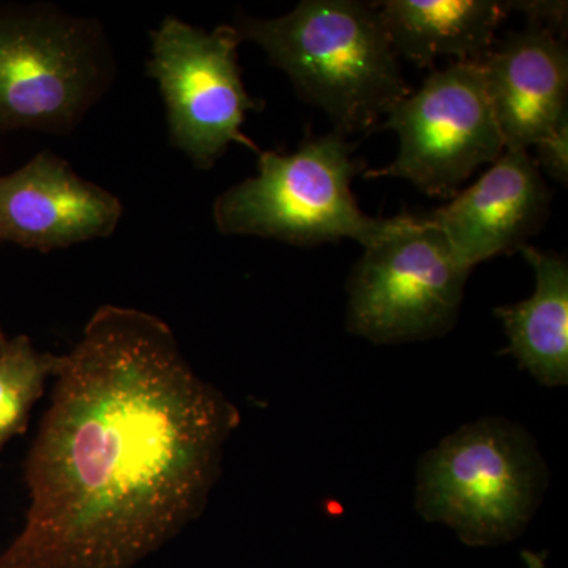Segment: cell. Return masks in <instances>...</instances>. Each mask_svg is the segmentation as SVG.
<instances>
[{
  "mask_svg": "<svg viewBox=\"0 0 568 568\" xmlns=\"http://www.w3.org/2000/svg\"><path fill=\"white\" fill-rule=\"evenodd\" d=\"M375 6L396 58L420 69L443 55L484 62L508 14L503 0H379Z\"/></svg>",
  "mask_w": 568,
  "mask_h": 568,
  "instance_id": "obj_12",
  "label": "cell"
},
{
  "mask_svg": "<svg viewBox=\"0 0 568 568\" xmlns=\"http://www.w3.org/2000/svg\"><path fill=\"white\" fill-rule=\"evenodd\" d=\"M469 274L439 227L424 216H394L351 272L347 331L376 345L447 334Z\"/></svg>",
  "mask_w": 568,
  "mask_h": 568,
  "instance_id": "obj_6",
  "label": "cell"
},
{
  "mask_svg": "<svg viewBox=\"0 0 568 568\" xmlns=\"http://www.w3.org/2000/svg\"><path fill=\"white\" fill-rule=\"evenodd\" d=\"M480 69L506 151H529L568 115V52L551 32L508 33Z\"/></svg>",
  "mask_w": 568,
  "mask_h": 568,
  "instance_id": "obj_11",
  "label": "cell"
},
{
  "mask_svg": "<svg viewBox=\"0 0 568 568\" xmlns=\"http://www.w3.org/2000/svg\"><path fill=\"white\" fill-rule=\"evenodd\" d=\"M519 252L536 274L528 301L499 306L496 316L506 331V353L545 387L568 384V264L555 252L532 245Z\"/></svg>",
  "mask_w": 568,
  "mask_h": 568,
  "instance_id": "obj_13",
  "label": "cell"
},
{
  "mask_svg": "<svg viewBox=\"0 0 568 568\" xmlns=\"http://www.w3.org/2000/svg\"><path fill=\"white\" fill-rule=\"evenodd\" d=\"M545 485L547 469L528 433L503 418H484L422 458L417 508L466 544H503L528 525Z\"/></svg>",
  "mask_w": 568,
  "mask_h": 568,
  "instance_id": "obj_4",
  "label": "cell"
},
{
  "mask_svg": "<svg viewBox=\"0 0 568 568\" xmlns=\"http://www.w3.org/2000/svg\"><path fill=\"white\" fill-rule=\"evenodd\" d=\"M345 134H308L294 153H257V174L231 186L213 204L224 235H254L295 246L353 239L372 245L392 219L362 212L353 193L365 163Z\"/></svg>",
  "mask_w": 568,
  "mask_h": 568,
  "instance_id": "obj_3",
  "label": "cell"
},
{
  "mask_svg": "<svg viewBox=\"0 0 568 568\" xmlns=\"http://www.w3.org/2000/svg\"><path fill=\"white\" fill-rule=\"evenodd\" d=\"M551 192L528 151H506L480 179L424 219L467 268L519 252L544 227Z\"/></svg>",
  "mask_w": 568,
  "mask_h": 568,
  "instance_id": "obj_10",
  "label": "cell"
},
{
  "mask_svg": "<svg viewBox=\"0 0 568 568\" xmlns=\"http://www.w3.org/2000/svg\"><path fill=\"white\" fill-rule=\"evenodd\" d=\"M377 130H394L398 155L366 179L396 178L422 193L450 201L484 164L506 152L480 63L455 62L435 70L417 92L395 104Z\"/></svg>",
  "mask_w": 568,
  "mask_h": 568,
  "instance_id": "obj_7",
  "label": "cell"
},
{
  "mask_svg": "<svg viewBox=\"0 0 568 568\" xmlns=\"http://www.w3.org/2000/svg\"><path fill=\"white\" fill-rule=\"evenodd\" d=\"M508 13L525 14L530 28L544 29L552 36L566 39L568 28L567 2L560 0H508Z\"/></svg>",
  "mask_w": 568,
  "mask_h": 568,
  "instance_id": "obj_16",
  "label": "cell"
},
{
  "mask_svg": "<svg viewBox=\"0 0 568 568\" xmlns=\"http://www.w3.org/2000/svg\"><path fill=\"white\" fill-rule=\"evenodd\" d=\"M118 196L40 152L0 178V242L41 253L108 237L122 216Z\"/></svg>",
  "mask_w": 568,
  "mask_h": 568,
  "instance_id": "obj_9",
  "label": "cell"
},
{
  "mask_svg": "<svg viewBox=\"0 0 568 568\" xmlns=\"http://www.w3.org/2000/svg\"><path fill=\"white\" fill-rule=\"evenodd\" d=\"M148 73L156 80L166 104L168 133L174 148L194 166L211 170L233 142L261 149L242 133L246 112L261 111L242 81L234 26L212 32L168 17L151 33Z\"/></svg>",
  "mask_w": 568,
  "mask_h": 568,
  "instance_id": "obj_8",
  "label": "cell"
},
{
  "mask_svg": "<svg viewBox=\"0 0 568 568\" xmlns=\"http://www.w3.org/2000/svg\"><path fill=\"white\" fill-rule=\"evenodd\" d=\"M233 26L345 136L375 132L413 92L375 2L302 0L275 20L241 14Z\"/></svg>",
  "mask_w": 568,
  "mask_h": 568,
  "instance_id": "obj_2",
  "label": "cell"
},
{
  "mask_svg": "<svg viewBox=\"0 0 568 568\" xmlns=\"http://www.w3.org/2000/svg\"><path fill=\"white\" fill-rule=\"evenodd\" d=\"M237 425L170 325L102 306L62 355L0 568H133L200 517Z\"/></svg>",
  "mask_w": 568,
  "mask_h": 568,
  "instance_id": "obj_1",
  "label": "cell"
},
{
  "mask_svg": "<svg viewBox=\"0 0 568 568\" xmlns=\"http://www.w3.org/2000/svg\"><path fill=\"white\" fill-rule=\"evenodd\" d=\"M112 77L99 22L41 3L0 7V133H70Z\"/></svg>",
  "mask_w": 568,
  "mask_h": 568,
  "instance_id": "obj_5",
  "label": "cell"
},
{
  "mask_svg": "<svg viewBox=\"0 0 568 568\" xmlns=\"http://www.w3.org/2000/svg\"><path fill=\"white\" fill-rule=\"evenodd\" d=\"M538 170L545 171L559 185L568 183V115L558 123L551 133L536 145Z\"/></svg>",
  "mask_w": 568,
  "mask_h": 568,
  "instance_id": "obj_15",
  "label": "cell"
},
{
  "mask_svg": "<svg viewBox=\"0 0 568 568\" xmlns=\"http://www.w3.org/2000/svg\"><path fill=\"white\" fill-rule=\"evenodd\" d=\"M61 365L62 355L40 353L29 336L0 334V452L26 432L33 405Z\"/></svg>",
  "mask_w": 568,
  "mask_h": 568,
  "instance_id": "obj_14",
  "label": "cell"
}]
</instances>
